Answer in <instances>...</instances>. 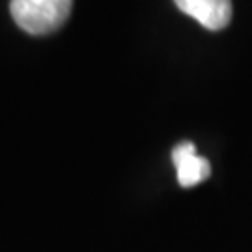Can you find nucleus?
<instances>
[{
  "instance_id": "1",
  "label": "nucleus",
  "mask_w": 252,
  "mask_h": 252,
  "mask_svg": "<svg viewBox=\"0 0 252 252\" xmlns=\"http://www.w3.org/2000/svg\"><path fill=\"white\" fill-rule=\"evenodd\" d=\"M73 0H11L9 13L21 30L32 36H47L65 25Z\"/></svg>"
},
{
  "instance_id": "3",
  "label": "nucleus",
  "mask_w": 252,
  "mask_h": 252,
  "mask_svg": "<svg viewBox=\"0 0 252 252\" xmlns=\"http://www.w3.org/2000/svg\"><path fill=\"white\" fill-rule=\"evenodd\" d=\"M178 9L207 30H222L232 19V0H174Z\"/></svg>"
},
{
  "instance_id": "2",
  "label": "nucleus",
  "mask_w": 252,
  "mask_h": 252,
  "mask_svg": "<svg viewBox=\"0 0 252 252\" xmlns=\"http://www.w3.org/2000/svg\"><path fill=\"white\" fill-rule=\"evenodd\" d=\"M172 162L178 170V181L185 189L198 185L211 176V164L196 155V146L192 142H180L172 150Z\"/></svg>"
}]
</instances>
